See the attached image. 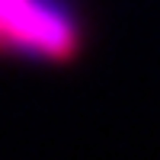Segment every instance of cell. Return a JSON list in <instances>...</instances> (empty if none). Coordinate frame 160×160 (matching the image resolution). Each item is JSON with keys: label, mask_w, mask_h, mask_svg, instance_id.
<instances>
[{"label": "cell", "mask_w": 160, "mask_h": 160, "mask_svg": "<svg viewBox=\"0 0 160 160\" xmlns=\"http://www.w3.org/2000/svg\"><path fill=\"white\" fill-rule=\"evenodd\" d=\"M0 42L64 61L77 51V29L68 13L42 0H0Z\"/></svg>", "instance_id": "1"}]
</instances>
